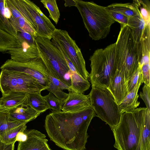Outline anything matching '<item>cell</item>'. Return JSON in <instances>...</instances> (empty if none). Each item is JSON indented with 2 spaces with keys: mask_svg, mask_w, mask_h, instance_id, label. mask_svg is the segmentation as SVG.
<instances>
[{
  "mask_svg": "<svg viewBox=\"0 0 150 150\" xmlns=\"http://www.w3.org/2000/svg\"><path fill=\"white\" fill-rule=\"evenodd\" d=\"M66 99L62 101L61 110L65 112H74L84 110L91 106L89 95H85L70 88Z\"/></svg>",
  "mask_w": 150,
  "mask_h": 150,
  "instance_id": "obj_13",
  "label": "cell"
},
{
  "mask_svg": "<svg viewBox=\"0 0 150 150\" xmlns=\"http://www.w3.org/2000/svg\"><path fill=\"white\" fill-rule=\"evenodd\" d=\"M27 138V135L24 132H19L17 134L16 139V142H23L25 141Z\"/></svg>",
  "mask_w": 150,
  "mask_h": 150,
  "instance_id": "obj_41",
  "label": "cell"
},
{
  "mask_svg": "<svg viewBox=\"0 0 150 150\" xmlns=\"http://www.w3.org/2000/svg\"><path fill=\"white\" fill-rule=\"evenodd\" d=\"M133 3L137 7L146 25L150 24V3L148 0H134Z\"/></svg>",
  "mask_w": 150,
  "mask_h": 150,
  "instance_id": "obj_31",
  "label": "cell"
},
{
  "mask_svg": "<svg viewBox=\"0 0 150 150\" xmlns=\"http://www.w3.org/2000/svg\"><path fill=\"white\" fill-rule=\"evenodd\" d=\"M18 39L21 42L20 46L11 48L6 52L10 54L11 59L16 62L25 63L40 57L35 44H29L20 33H18Z\"/></svg>",
  "mask_w": 150,
  "mask_h": 150,
  "instance_id": "obj_12",
  "label": "cell"
},
{
  "mask_svg": "<svg viewBox=\"0 0 150 150\" xmlns=\"http://www.w3.org/2000/svg\"><path fill=\"white\" fill-rule=\"evenodd\" d=\"M68 1L69 2H68L67 1H65V3L64 5L65 6H75V3L74 0Z\"/></svg>",
  "mask_w": 150,
  "mask_h": 150,
  "instance_id": "obj_42",
  "label": "cell"
},
{
  "mask_svg": "<svg viewBox=\"0 0 150 150\" xmlns=\"http://www.w3.org/2000/svg\"><path fill=\"white\" fill-rule=\"evenodd\" d=\"M115 49L117 70H123L127 85L140 66L142 57L140 42L134 40L127 25L121 26Z\"/></svg>",
  "mask_w": 150,
  "mask_h": 150,
  "instance_id": "obj_4",
  "label": "cell"
},
{
  "mask_svg": "<svg viewBox=\"0 0 150 150\" xmlns=\"http://www.w3.org/2000/svg\"><path fill=\"white\" fill-rule=\"evenodd\" d=\"M0 69L1 70L20 72L30 75L37 80L46 89L51 81L49 72L40 56L31 61L25 63L8 59L1 66Z\"/></svg>",
  "mask_w": 150,
  "mask_h": 150,
  "instance_id": "obj_10",
  "label": "cell"
},
{
  "mask_svg": "<svg viewBox=\"0 0 150 150\" xmlns=\"http://www.w3.org/2000/svg\"><path fill=\"white\" fill-rule=\"evenodd\" d=\"M107 88L119 105L128 93L123 70H117L114 75L110 78Z\"/></svg>",
  "mask_w": 150,
  "mask_h": 150,
  "instance_id": "obj_15",
  "label": "cell"
},
{
  "mask_svg": "<svg viewBox=\"0 0 150 150\" xmlns=\"http://www.w3.org/2000/svg\"><path fill=\"white\" fill-rule=\"evenodd\" d=\"M142 91L139 93V97L144 101L146 108L150 111V86L144 84Z\"/></svg>",
  "mask_w": 150,
  "mask_h": 150,
  "instance_id": "obj_35",
  "label": "cell"
},
{
  "mask_svg": "<svg viewBox=\"0 0 150 150\" xmlns=\"http://www.w3.org/2000/svg\"><path fill=\"white\" fill-rule=\"evenodd\" d=\"M27 104L41 113L49 109L46 101L40 92L28 93Z\"/></svg>",
  "mask_w": 150,
  "mask_h": 150,
  "instance_id": "obj_24",
  "label": "cell"
},
{
  "mask_svg": "<svg viewBox=\"0 0 150 150\" xmlns=\"http://www.w3.org/2000/svg\"><path fill=\"white\" fill-rule=\"evenodd\" d=\"M52 39L60 45L79 74L84 79L88 80L89 73L86 69L85 62L81 50L68 32L56 28L52 34Z\"/></svg>",
  "mask_w": 150,
  "mask_h": 150,
  "instance_id": "obj_9",
  "label": "cell"
},
{
  "mask_svg": "<svg viewBox=\"0 0 150 150\" xmlns=\"http://www.w3.org/2000/svg\"><path fill=\"white\" fill-rule=\"evenodd\" d=\"M40 1L48 11L49 17L56 24L58 22L60 13L55 0H42Z\"/></svg>",
  "mask_w": 150,
  "mask_h": 150,
  "instance_id": "obj_30",
  "label": "cell"
},
{
  "mask_svg": "<svg viewBox=\"0 0 150 150\" xmlns=\"http://www.w3.org/2000/svg\"><path fill=\"white\" fill-rule=\"evenodd\" d=\"M106 7L108 9L115 11L128 18L136 16L139 13L137 7L133 3H113Z\"/></svg>",
  "mask_w": 150,
  "mask_h": 150,
  "instance_id": "obj_22",
  "label": "cell"
},
{
  "mask_svg": "<svg viewBox=\"0 0 150 150\" xmlns=\"http://www.w3.org/2000/svg\"><path fill=\"white\" fill-rule=\"evenodd\" d=\"M28 93L11 92L0 98V111L7 112L23 104H27Z\"/></svg>",
  "mask_w": 150,
  "mask_h": 150,
  "instance_id": "obj_17",
  "label": "cell"
},
{
  "mask_svg": "<svg viewBox=\"0 0 150 150\" xmlns=\"http://www.w3.org/2000/svg\"><path fill=\"white\" fill-rule=\"evenodd\" d=\"M23 125L25 124L19 122L11 121L7 112L0 111V134Z\"/></svg>",
  "mask_w": 150,
  "mask_h": 150,
  "instance_id": "obj_29",
  "label": "cell"
},
{
  "mask_svg": "<svg viewBox=\"0 0 150 150\" xmlns=\"http://www.w3.org/2000/svg\"><path fill=\"white\" fill-rule=\"evenodd\" d=\"M5 1L14 19L23 18L36 31V28L33 20L20 0H5Z\"/></svg>",
  "mask_w": 150,
  "mask_h": 150,
  "instance_id": "obj_19",
  "label": "cell"
},
{
  "mask_svg": "<svg viewBox=\"0 0 150 150\" xmlns=\"http://www.w3.org/2000/svg\"><path fill=\"white\" fill-rule=\"evenodd\" d=\"M51 81L54 85L59 87L62 90L70 89V86L64 83L59 80L50 76Z\"/></svg>",
  "mask_w": 150,
  "mask_h": 150,
  "instance_id": "obj_39",
  "label": "cell"
},
{
  "mask_svg": "<svg viewBox=\"0 0 150 150\" xmlns=\"http://www.w3.org/2000/svg\"><path fill=\"white\" fill-rule=\"evenodd\" d=\"M11 22L16 28L17 27L21 28L25 32L30 34L34 38L37 37L35 30L23 18H19L16 19H14Z\"/></svg>",
  "mask_w": 150,
  "mask_h": 150,
  "instance_id": "obj_33",
  "label": "cell"
},
{
  "mask_svg": "<svg viewBox=\"0 0 150 150\" xmlns=\"http://www.w3.org/2000/svg\"><path fill=\"white\" fill-rule=\"evenodd\" d=\"M5 0H0V28L18 39V32L11 20L4 13Z\"/></svg>",
  "mask_w": 150,
  "mask_h": 150,
  "instance_id": "obj_27",
  "label": "cell"
},
{
  "mask_svg": "<svg viewBox=\"0 0 150 150\" xmlns=\"http://www.w3.org/2000/svg\"><path fill=\"white\" fill-rule=\"evenodd\" d=\"M18 39L0 28V52H6L10 49L20 47Z\"/></svg>",
  "mask_w": 150,
  "mask_h": 150,
  "instance_id": "obj_23",
  "label": "cell"
},
{
  "mask_svg": "<svg viewBox=\"0 0 150 150\" xmlns=\"http://www.w3.org/2000/svg\"><path fill=\"white\" fill-rule=\"evenodd\" d=\"M150 111L146 108L144 115L143 129L142 134L140 150H150Z\"/></svg>",
  "mask_w": 150,
  "mask_h": 150,
  "instance_id": "obj_25",
  "label": "cell"
},
{
  "mask_svg": "<svg viewBox=\"0 0 150 150\" xmlns=\"http://www.w3.org/2000/svg\"><path fill=\"white\" fill-rule=\"evenodd\" d=\"M15 143L7 144L0 140V150H14Z\"/></svg>",
  "mask_w": 150,
  "mask_h": 150,
  "instance_id": "obj_40",
  "label": "cell"
},
{
  "mask_svg": "<svg viewBox=\"0 0 150 150\" xmlns=\"http://www.w3.org/2000/svg\"><path fill=\"white\" fill-rule=\"evenodd\" d=\"M35 41L40 56L50 76L70 86V70L60 50L48 39L37 36Z\"/></svg>",
  "mask_w": 150,
  "mask_h": 150,
  "instance_id": "obj_6",
  "label": "cell"
},
{
  "mask_svg": "<svg viewBox=\"0 0 150 150\" xmlns=\"http://www.w3.org/2000/svg\"><path fill=\"white\" fill-rule=\"evenodd\" d=\"M5 112L8 113L11 121L25 125L35 119L41 114L27 104L20 105Z\"/></svg>",
  "mask_w": 150,
  "mask_h": 150,
  "instance_id": "obj_16",
  "label": "cell"
},
{
  "mask_svg": "<svg viewBox=\"0 0 150 150\" xmlns=\"http://www.w3.org/2000/svg\"><path fill=\"white\" fill-rule=\"evenodd\" d=\"M0 89L3 95L12 91L27 93H41L46 89L36 79L27 74L1 70Z\"/></svg>",
  "mask_w": 150,
  "mask_h": 150,
  "instance_id": "obj_8",
  "label": "cell"
},
{
  "mask_svg": "<svg viewBox=\"0 0 150 150\" xmlns=\"http://www.w3.org/2000/svg\"><path fill=\"white\" fill-rule=\"evenodd\" d=\"M141 74V67L139 66L137 70L127 82V86L128 93L131 91L135 86Z\"/></svg>",
  "mask_w": 150,
  "mask_h": 150,
  "instance_id": "obj_36",
  "label": "cell"
},
{
  "mask_svg": "<svg viewBox=\"0 0 150 150\" xmlns=\"http://www.w3.org/2000/svg\"><path fill=\"white\" fill-rule=\"evenodd\" d=\"M89 94L91 106L96 116L107 124L111 130L115 128L120 121L121 113L110 92L107 88L95 86L92 87Z\"/></svg>",
  "mask_w": 150,
  "mask_h": 150,
  "instance_id": "obj_7",
  "label": "cell"
},
{
  "mask_svg": "<svg viewBox=\"0 0 150 150\" xmlns=\"http://www.w3.org/2000/svg\"><path fill=\"white\" fill-rule=\"evenodd\" d=\"M20 0L34 22L37 36L52 39V34L56 28L49 19L33 1Z\"/></svg>",
  "mask_w": 150,
  "mask_h": 150,
  "instance_id": "obj_11",
  "label": "cell"
},
{
  "mask_svg": "<svg viewBox=\"0 0 150 150\" xmlns=\"http://www.w3.org/2000/svg\"><path fill=\"white\" fill-rule=\"evenodd\" d=\"M46 90L52 93L57 98L61 100H64L68 96V93L64 92L63 90L61 88L54 85L51 81L49 86Z\"/></svg>",
  "mask_w": 150,
  "mask_h": 150,
  "instance_id": "obj_34",
  "label": "cell"
},
{
  "mask_svg": "<svg viewBox=\"0 0 150 150\" xmlns=\"http://www.w3.org/2000/svg\"><path fill=\"white\" fill-rule=\"evenodd\" d=\"M27 128L26 125L18 126L0 134V140L7 144L15 143L18 133L21 132H24Z\"/></svg>",
  "mask_w": 150,
  "mask_h": 150,
  "instance_id": "obj_28",
  "label": "cell"
},
{
  "mask_svg": "<svg viewBox=\"0 0 150 150\" xmlns=\"http://www.w3.org/2000/svg\"><path fill=\"white\" fill-rule=\"evenodd\" d=\"M143 83L141 74L135 86L119 105L121 113L126 112L132 111L139 106L140 102L138 100L139 97L138 92L140 86Z\"/></svg>",
  "mask_w": 150,
  "mask_h": 150,
  "instance_id": "obj_18",
  "label": "cell"
},
{
  "mask_svg": "<svg viewBox=\"0 0 150 150\" xmlns=\"http://www.w3.org/2000/svg\"><path fill=\"white\" fill-rule=\"evenodd\" d=\"M143 83L150 86V64L140 66Z\"/></svg>",
  "mask_w": 150,
  "mask_h": 150,
  "instance_id": "obj_37",
  "label": "cell"
},
{
  "mask_svg": "<svg viewBox=\"0 0 150 150\" xmlns=\"http://www.w3.org/2000/svg\"><path fill=\"white\" fill-rule=\"evenodd\" d=\"M74 0L90 37L95 40L105 38L111 26L116 22L106 7L93 1Z\"/></svg>",
  "mask_w": 150,
  "mask_h": 150,
  "instance_id": "obj_3",
  "label": "cell"
},
{
  "mask_svg": "<svg viewBox=\"0 0 150 150\" xmlns=\"http://www.w3.org/2000/svg\"><path fill=\"white\" fill-rule=\"evenodd\" d=\"M43 97L49 109L52 110V112L61 111V105L63 101L59 99L50 92L48 94Z\"/></svg>",
  "mask_w": 150,
  "mask_h": 150,
  "instance_id": "obj_32",
  "label": "cell"
},
{
  "mask_svg": "<svg viewBox=\"0 0 150 150\" xmlns=\"http://www.w3.org/2000/svg\"><path fill=\"white\" fill-rule=\"evenodd\" d=\"M25 133L27 139L24 142H18L17 150H52L44 134L35 129Z\"/></svg>",
  "mask_w": 150,
  "mask_h": 150,
  "instance_id": "obj_14",
  "label": "cell"
},
{
  "mask_svg": "<svg viewBox=\"0 0 150 150\" xmlns=\"http://www.w3.org/2000/svg\"><path fill=\"white\" fill-rule=\"evenodd\" d=\"M108 9L115 21L118 22L121 26L127 25L128 19L127 17L115 11Z\"/></svg>",
  "mask_w": 150,
  "mask_h": 150,
  "instance_id": "obj_38",
  "label": "cell"
},
{
  "mask_svg": "<svg viewBox=\"0 0 150 150\" xmlns=\"http://www.w3.org/2000/svg\"><path fill=\"white\" fill-rule=\"evenodd\" d=\"M146 25L139 12L137 15L128 18L127 25L131 29L134 40L138 43L140 42Z\"/></svg>",
  "mask_w": 150,
  "mask_h": 150,
  "instance_id": "obj_20",
  "label": "cell"
},
{
  "mask_svg": "<svg viewBox=\"0 0 150 150\" xmlns=\"http://www.w3.org/2000/svg\"><path fill=\"white\" fill-rule=\"evenodd\" d=\"M146 108L121 113L118 123L111 130L115 140L113 146L117 150H140Z\"/></svg>",
  "mask_w": 150,
  "mask_h": 150,
  "instance_id": "obj_2",
  "label": "cell"
},
{
  "mask_svg": "<svg viewBox=\"0 0 150 150\" xmlns=\"http://www.w3.org/2000/svg\"><path fill=\"white\" fill-rule=\"evenodd\" d=\"M142 59L140 64H150V24L146 25L140 42Z\"/></svg>",
  "mask_w": 150,
  "mask_h": 150,
  "instance_id": "obj_21",
  "label": "cell"
},
{
  "mask_svg": "<svg viewBox=\"0 0 150 150\" xmlns=\"http://www.w3.org/2000/svg\"><path fill=\"white\" fill-rule=\"evenodd\" d=\"M96 116L91 106L78 112H52L45 120V127L50 140L65 150H85L89 136L87 131Z\"/></svg>",
  "mask_w": 150,
  "mask_h": 150,
  "instance_id": "obj_1",
  "label": "cell"
},
{
  "mask_svg": "<svg viewBox=\"0 0 150 150\" xmlns=\"http://www.w3.org/2000/svg\"><path fill=\"white\" fill-rule=\"evenodd\" d=\"M115 43L104 49H98L91 56V71L89 78L92 87L107 88L110 78L117 70Z\"/></svg>",
  "mask_w": 150,
  "mask_h": 150,
  "instance_id": "obj_5",
  "label": "cell"
},
{
  "mask_svg": "<svg viewBox=\"0 0 150 150\" xmlns=\"http://www.w3.org/2000/svg\"><path fill=\"white\" fill-rule=\"evenodd\" d=\"M70 77L71 81L70 88L75 92L83 93L90 88V83L88 80L84 79L79 74L70 71Z\"/></svg>",
  "mask_w": 150,
  "mask_h": 150,
  "instance_id": "obj_26",
  "label": "cell"
}]
</instances>
